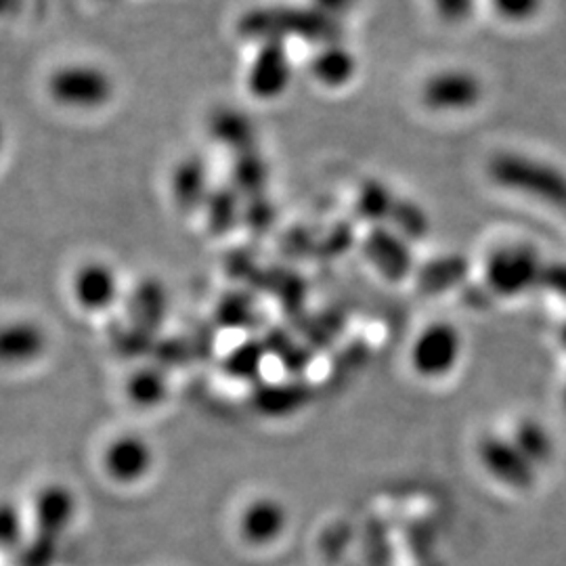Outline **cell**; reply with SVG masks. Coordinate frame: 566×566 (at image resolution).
I'll return each mask as SVG.
<instances>
[{"mask_svg": "<svg viewBox=\"0 0 566 566\" xmlns=\"http://www.w3.org/2000/svg\"><path fill=\"white\" fill-rule=\"evenodd\" d=\"M21 0H0V20H7L18 13Z\"/></svg>", "mask_w": 566, "mask_h": 566, "instance_id": "obj_31", "label": "cell"}, {"mask_svg": "<svg viewBox=\"0 0 566 566\" xmlns=\"http://www.w3.org/2000/svg\"><path fill=\"white\" fill-rule=\"evenodd\" d=\"M206 214H208V227L214 233H224L231 231L238 217H240V206H238V196L235 191H214L210 193L208 202H206Z\"/></svg>", "mask_w": 566, "mask_h": 566, "instance_id": "obj_23", "label": "cell"}, {"mask_svg": "<svg viewBox=\"0 0 566 566\" xmlns=\"http://www.w3.org/2000/svg\"><path fill=\"white\" fill-rule=\"evenodd\" d=\"M128 399L142 409H154L163 405L170 395L168 376L160 367H142L126 382Z\"/></svg>", "mask_w": 566, "mask_h": 566, "instance_id": "obj_20", "label": "cell"}, {"mask_svg": "<svg viewBox=\"0 0 566 566\" xmlns=\"http://www.w3.org/2000/svg\"><path fill=\"white\" fill-rule=\"evenodd\" d=\"M269 179V168L256 149L240 154L233 164V182L242 193H261Z\"/></svg>", "mask_w": 566, "mask_h": 566, "instance_id": "obj_21", "label": "cell"}, {"mask_svg": "<svg viewBox=\"0 0 566 566\" xmlns=\"http://www.w3.org/2000/svg\"><path fill=\"white\" fill-rule=\"evenodd\" d=\"M560 344L566 348V322L563 324V327H560Z\"/></svg>", "mask_w": 566, "mask_h": 566, "instance_id": "obj_33", "label": "cell"}, {"mask_svg": "<svg viewBox=\"0 0 566 566\" xmlns=\"http://www.w3.org/2000/svg\"><path fill=\"white\" fill-rule=\"evenodd\" d=\"M292 514L282 500L256 495L243 504L238 514V535L245 546L271 547L280 544L290 528Z\"/></svg>", "mask_w": 566, "mask_h": 566, "instance_id": "obj_7", "label": "cell"}, {"mask_svg": "<svg viewBox=\"0 0 566 566\" xmlns=\"http://www.w3.org/2000/svg\"><path fill=\"white\" fill-rule=\"evenodd\" d=\"M156 465L154 447L137 434H122L103 451V468L107 476L120 485L142 483Z\"/></svg>", "mask_w": 566, "mask_h": 566, "instance_id": "obj_10", "label": "cell"}, {"mask_svg": "<svg viewBox=\"0 0 566 566\" xmlns=\"http://www.w3.org/2000/svg\"><path fill=\"white\" fill-rule=\"evenodd\" d=\"M485 97L479 74L465 67H446L430 74L420 88V102L432 114H465Z\"/></svg>", "mask_w": 566, "mask_h": 566, "instance_id": "obj_6", "label": "cell"}, {"mask_svg": "<svg viewBox=\"0 0 566 566\" xmlns=\"http://www.w3.org/2000/svg\"><path fill=\"white\" fill-rule=\"evenodd\" d=\"M208 133L212 139L229 147L238 156L252 151L256 142V126L240 109L233 107H221L214 109L208 120Z\"/></svg>", "mask_w": 566, "mask_h": 566, "instance_id": "obj_17", "label": "cell"}, {"mask_svg": "<svg viewBox=\"0 0 566 566\" xmlns=\"http://www.w3.org/2000/svg\"><path fill=\"white\" fill-rule=\"evenodd\" d=\"M46 95L61 109L97 112L114 99L116 82L97 63L70 61L49 74Z\"/></svg>", "mask_w": 566, "mask_h": 566, "instance_id": "obj_2", "label": "cell"}, {"mask_svg": "<svg viewBox=\"0 0 566 566\" xmlns=\"http://www.w3.org/2000/svg\"><path fill=\"white\" fill-rule=\"evenodd\" d=\"M479 462L491 479L510 489H528L537 479V468L526 460L510 437H483L479 443Z\"/></svg>", "mask_w": 566, "mask_h": 566, "instance_id": "obj_9", "label": "cell"}, {"mask_svg": "<svg viewBox=\"0 0 566 566\" xmlns=\"http://www.w3.org/2000/svg\"><path fill=\"white\" fill-rule=\"evenodd\" d=\"M437 2H439L437 7L441 9L443 18L460 20V18H464L465 13H468L472 0H437Z\"/></svg>", "mask_w": 566, "mask_h": 566, "instance_id": "obj_30", "label": "cell"}, {"mask_svg": "<svg viewBox=\"0 0 566 566\" xmlns=\"http://www.w3.org/2000/svg\"><path fill=\"white\" fill-rule=\"evenodd\" d=\"M565 401H566V390H565Z\"/></svg>", "mask_w": 566, "mask_h": 566, "instance_id": "obj_34", "label": "cell"}, {"mask_svg": "<svg viewBox=\"0 0 566 566\" xmlns=\"http://www.w3.org/2000/svg\"><path fill=\"white\" fill-rule=\"evenodd\" d=\"M4 145H7V130H4V124H2V120H0V158H2Z\"/></svg>", "mask_w": 566, "mask_h": 566, "instance_id": "obj_32", "label": "cell"}, {"mask_svg": "<svg viewBox=\"0 0 566 566\" xmlns=\"http://www.w3.org/2000/svg\"><path fill=\"white\" fill-rule=\"evenodd\" d=\"M311 7L329 20L340 21L344 15L355 11L359 0H308Z\"/></svg>", "mask_w": 566, "mask_h": 566, "instance_id": "obj_29", "label": "cell"}, {"mask_svg": "<svg viewBox=\"0 0 566 566\" xmlns=\"http://www.w3.org/2000/svg\"><path fill=\"white\" fill-rule=\"evenodd\" d=\"M546 261L528 243H502L485 261V282L500 298H518L539 285Z\"/></svg>", "mask_w": 566, "mask_h": 566, "instance_id": "obj_5", "label": "cell"}, {"mask_svg": "<svg viewBox=\"0 0 566 566\" xmlns=\"http://www.w3.org/2000/svg\"><path fill=\"white\" fill-rule=\"evenodd\" d=\"M20 544V512L11 504H0V549H15Z\"/></svg>", "mask_w": 566, "mask_h": 566, "instance_id": "obj_26", "label": "cell"}, {"mask_svg": "<svg viewBox=\"0 0 566 566\" xmlns=\"http://www.w3.org/2000/svg\"><path fill=\"white\" fill-rule=\"evenodd\" d=\"M510 439L535 468L546 465L554 458V439L546 426L537 420H521L514 426Z\"/></svg>", "mask_w": 566, "mask_h": 566, "instance_id": "obj_18", "label": "cell"}, {"mask_svg": "<svg viewBox=\"0 0 566 566\" xmlns=\"http://www.w3.org/2000/svg\"><path fill=\"white\" fill-rule=\"evenodd\" d=\"M74 298L84 311L99 313L109 308L120 296V280L114 266L102 261L82 264L72 283Z\"/></svg>", "mask_w": 566, "mask_h": 566, "instance_id": "obj_11", "label": "cell"}, {"mask_svg": "<svg viewBox=\"0 0 566 566\" xmlns=\"http://www.w3.org/2000/svg\"><path fill=\"white\" fill-rule=\"evenodd\" d=\"M365 254L371 264L392 282H401L411 271V254L401 235L385 227H376L365 238Z\"/></svg>", "mask_w": 566, "mask_h": 566, "instance_id": "obj_12", "label": "cell"}, {"mask_svg": "<svg viewBox=\"0 0 566 566\" xmlns=\"http://www.w3.org/2000/svg\"><path fill=\"white\" fill-rule=\"evenodd\" d=\"M294 78L287 44L280 41L261 42L248 72V91L261 102H275L283 97Z\"/></svg>", "mask_w": 566, "mask_h": 566, "instance_id": "obj_8", "label": "cell"}, {"mask_svg": "<svg viewBox=\"0 0 566 566\" xmlns=\"http://www.w3.org/2000/svg\"><path fill=\"white\" fill-rule=\"evenodd\" d=\"M210 187H208V172L206 164L191 156L185 158L172 168L170 175V196L175 206L182 212H193L200 210L210 198Z\"/></svg>", "mask_w": 566, "mask_h": 566, "instance_id": "obj_14", "label": "cell"}, {"mask_svg": "<svg viewBox=\"0 0 566 566\" xmlns=\"http://www.w3.org/2000/svg\"><path fill=\"white\" fill-rule=\"evenodd\" d=\"M489 175L502 187H510V191L525 193L566 217V175L554 166L507 154L493 158Z\"/></svg>", "mask_w": 566, "mask_h": 566, "instance_id": "obj_3", "label": "cell"}, {"mask_svg": "<svg viewBox=\"0 0 566 566\" xmlns=\"http://www.w3.org/2000/svg\"><path fill=\"white\" fill-rule=\"evenodd\" d=\"M464 359V334L451 322H432L424 325L409 346L411 371L428 380L439 382L449 378Z\"/></svg>", "mask_w": 566, "mask_h": 566, "instance_id": "obj_4", "label": "cell"}, {"mask_svg": "<svg viewBox=\"0 0 566 566\" xmlns=\"http://www.w3.org/2000/svg\"><path fill=\"white\" fill-rule=\"evenodd\" d=\"M166 308H168L166 292L160 283L151 282V280L139 283L130 296L133 324L135 327H142L145 332L163 324Z\"/></svg>", "mask_w": 566, "mask_h": 566, "instance_id": "obj_19", "label": "cell"}, {"mask_svg": "<svg viewBox=\"0 0 566 566\" xmlns=\"http://www.w3.org/2000/svg\"><path fill=\"white\" fill-rule=\"evenodd\" d=\"M395 206H397V200L388 191V187L382 185V182L374 181L367 182L364 189H361L357 210L367 221L378 223V221H386V219L392 217Z\"/></svg>", "mask_w": 566, "mask_h": 566, "instance_id": "obj_22", "label": "cell"}, {"mask_svg": "<svg viewBox=\"0 0 566 566\" xmlns=\"http://www.w3.org/2000/svg\"><path fill=\"white\" fill-rule=\"evenodd\" d=\"M357 67L359 61L355 53L340 41L317 46L315 55L308 61V74L325 88H343L350 84L357 76Z\"/></svg>", "mask_w": 566, "mask_h": 566, "instance_id": "obj_13", "label": "cell"}, {"mask_svg": "<svg viewBox=\"0 0 566 566\" xmlns=\"http://www.w3.org/2000/svg\"><path fill=\"white\" fill-rule=\"evenodd\" d=\"M76 514V500L65 486L53 485L42 489L36 497L34 518H36V533L57 537L65 533Z\"/></svg>", "mask_w": 566, "mask_h": 566, "instance_id": "obj_16", "label": "cell"}, {"mask_svg": "<svg viewBox=\"0 0 566 566\" xmlns=\"http://www.w3.org/2000/svg\"><path fill=\"white\" fill-rule=\"evenodd\" d=\"M240 32L252 41L287 42V36L303 41L317 42L319 46L327 42L340 41L338 21L329 20L317 13L311 4L308 9H287V7H269L254 9L243 15Z\"/></svg>", "mask_w": 566, "mask_h": 566, "instance_id": "obj_1", "label": "cell"}, {"mask_svg": "<svg viewBox=\"0 0 566 566\" xmlns=\"http://www.w3.org/2000/svg\"><path fill=\"white\" fill-rule=\"evenodd\" d=\"M46 348V336L32 322L0 325V364L23 365L39 359Z\"/></svg>", "mask_w": 566, "mask_h": 566, "instance_id": "obj_15", "label": "cell"}, {"mask_svg": "<svg viewBox=\"0 0 566 566\" xmlns=\"http://www.w3.org/2000/svg\"><path fill=\"white\" fill-rule=\"evenodd\" d=\"M392 219H397V224L405 235H418L426 231L424 212L416 203L397 202L392 210Z\"/></svg>", "mask_w": 566, "mask_h": 566, "instance_id": "obj_27", "label": "cell"}, {"mask_svg": "<svg viewBox=\"0 0 566 566\" xmlns=\"http://www.w3.org/2000/svg\"><path fill=\"white\" fill-rule=\"evenodd\" d=\"M537 287H546V292L566 301V263L544 264Z\"/></svg>", "mask_w": 566, "mask_h": 566, "instance_id": "obj_28", "label": "cell"}, {"mask_svg": "<svg viewBox=\"0 0 566 566\" xmlns=\"http://www.w3.org/2000/svg\"><path fill=\"white\" fill-rule=\"evenodd\" d=\"M60 539L36 533V537L25 546L18 558V566H53L57 558Z\"/></svg>", "mask_w": 566, "mask_h": 566, "instance_id": "obj_25", "label": "cell"}, {"mask_svg": "<svg viewBox=\"0 0 566 566\" xmlns=\"http://www.w3.org/2000/svg\"><path fill=\"white\" fill-rule=\"evenodd\" d=\"M491 9L507 23H528L542 13L544 0H491Z\"/></svg>", "mask_w": 566, "mask_h": 566, "instance_id": "obj_24", "label": "cell"}]
</instances>
